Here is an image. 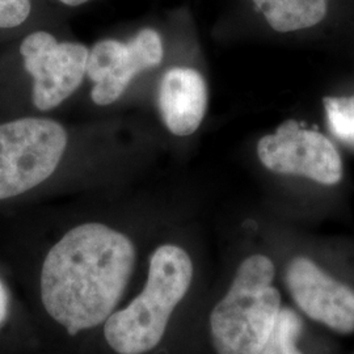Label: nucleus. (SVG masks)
Returning a JSON list of instances; mask_svg holds the SVG:
<instances>
[{
	"mask_svg": "<svg viewBox=\"0 0 354 354\" xmlns=\"http://www.w3.org/2000/svg\"><path fill=\"white\" fill-rule=\"evenodd\" d=\"M286 283L307 317L339 333L353 332V289L332 279L306 257H297L289 264Z\"/></svg>",
	"mask_w": 354,
	"mask_h": 354,
	"instance_id": "8",
	"label": "nucleus"
},
{
	"mask_svg": "<svg viewBox=\"0 0 354 354\" xmlns=\"http://www.w3.org/2000/svg\"><path fill=\"white\" fill-rule=\"evenodd\" d=\"M206 106L207 88L198 71L174 67L165 73L159 87V109L172 134H193L203 122Z\"/></svg>",
	"mask_w": 354,
	"mask_h": 354,
	"instance_id": "9",
	"label": "nucleus"
},
{
	"mask_svg": "<svg viewBox=\"0 0 354 354\" xmlns=\"http://www.w3.org/2000/svg\"><path fill=\"white\" fill-rule=\"evenodd\" d=\"M268 24L286 33L319 24L327 13L328 0H253Z\"/></svg>",
	"mask_w": 354,
	"mask_h": 354,
	"instance_id": "10",
	"label": "nucleus"
},
{
	"mask_svg": "<svg viewBox=\"0 0 354 354\" xmlns=\"http://www.w3.org/2000/svg\"><path fill=\"white\" fill-rule=\"evenodd\" d=\"M30 0H0V28H15L30 13Z\"/></svg>",
	"mask_w": 354,
	"mask_h": 354,
	"instance_id": "13",
	"label": "nucleus"
},
{
	"mask_svg": "<svg viewBox=\"0 0 354 354\" xmlns=\"http://www.w3.org/2000/svg\"><path fill=\"white\" fill-rule=\"evenodd\" d=\"M257 155L268 169L304 176L333 185L342 177V158L333 143L317 130L294 120L283 122L274 134L259 140Z\"/></svg>",
	"mask_w": 354,
	"mask_h": 354,
	"instance_id": "5",
	"label": "nucleus"
},
{
	"mask_svg": "<svg viewBox=\"0 0 354 354\" xmlns=\"http://www.w3.org/2000/svg\"><path fill=\"white\" fill-rule=\"evenodd\" d=\"M274 266L263 254L245 259L225 298L210 315L218 354H259L281 311V297L273 285Z\"/></svg>",
	"mask_w": 354,
	"mask_h": 354,
	"instance_id": "3",
	"label": "nucleus"
},
{
	"mask_svg": "<svg viewBox=\"0 0 354 354\" xmlns=\"http://www.w3.org/2000/svg\"><path fill=\"white\" fill-rule=\"evenodd\" d=\"M8 315V292L0 279V327L4 324L6 319Z\"/></svg>",
	"mask_w": 354,
	"mask_h": 354,
	"instance_id": "14",
	"label": "nucleus"
},
{
	"mask_svg": "<svg viewBox=\"0 0 354 354\" xmlns=\"http://www.w3.org/2000/svg\"><path fill=\"white\" fill-rule=\"evenodd\" d=\"M323 102L330 131L339 140L354 146V96L326 97Z\"/></svg>",
	"mask_w": 354,
	"mask_h": 354,
	"instance_id": "12",
	"label": "nucleus"
},
{
	"mask_svg": "<svg viewBox=\"0 0 354 354\" xmlns=\"http://www.w3.org/2000/svg\"><path fill=\"white\" fill-rule=\"evenodd\" d=\"M59 1H62L64 4H67V6L75 7V6H80V4H84V3H87L88 0H59Z\"/></svg>",
	"mask_w": 354,
	"mask_h": 354,
	"instance_id": "15",
	"label": "nucleus"
},
{
	"mask_svg": "<svg viewBox=\"0 0 354 354\" xmlns=\"http://www.w3.org/2000/svg\"><path fill=\"white\" fill-rule=\"evenodd\" d=\"M67 146L62 125L21 118L0 125V200L36 188L53 175Z\"/></svg>",
	"mask_w": 354,
	"mask_h": 354,
	"instance_id": "4",
	"label": "nucleus"
},
{
	"mask_svg": "<svg viewBox=\"0 0 354 354\" xmlns=\"http://www.w3.org/2000/svg\"><path fill=\"white\" fill-rule=\"evenodd\" d=\"M302 327V320L295 311L281 308L276 324L259 354H302L297 348Z\"/></svg>",
	"mask_w": 354,
	"mask_h": 354,
	"instance_id": "11",
	"label": "nucleus"
},
{
	"mask_svg": "<svg viewBox=\"0 0 354 354\" xmlns=\"http://www.w3.org/2000/svg\"><path fill=\"white\" fill-rule=\"evenodd\" d=\"M192 279L193 264L187 251L174 244L160 245L152 253L143 291L105 320L108 345L118 354H145L155 349Z\"/></svg>",
	"mask_w": 354,
	"mask_h": 354,
	"instance_id": "2",
	"label": "nucleus"
},
{
	"mask_svg": "<svg viewBox=\"0 0 354 354\" xmlns=\"http://www.w3.org/2000/svg\"><path fill=\"white\" fill-rule=\"evenodd\" d=\"M163 42L159 33L146 28L129 42L102 39L89 51L87 75L95 83L92 100L109 105L127 91L133 77L155 67L163 59Z\"/></svg>",
	"mask_w": 354,
	"mask_h": 354,
	"instance_id": "7",
	"label": "nucleus"
},
{
	"mask_svg": "<svg viewBox=\"0 0 354 354\" xmlns=\"http://www.w3.org/2000/svg\"><path fill=\"white\" fill-rule=\"evenodd\" d=\"M136 247L102 223L70 230L49 253L41 272L46 313L74 336L105 323L133 274Z\"/></svg>",
	"mask_w": 354,
	"mask_h": 354,
	"instance_id": "1",
	"label": "nucleus"
},
{
	"mask_svg": "<svg viewBox=\"0 0 354 354\" xmlns=\"http://www.w3.org/2000/svg\"><path fill=\"white\" fill-rule=\"evenodd\" d=\"M26 71L33 76V104L49 111L70 97L87 74L89 51L77 42H58L48 32H35L20 46Z\"/></svg>",
	"mask_w": 354,
	"mask_h": 354,
	"instance_id": "6",
	"label": "nucleus"
}]
</instances>
